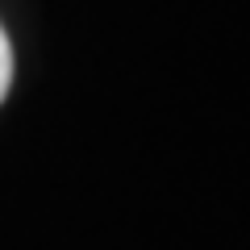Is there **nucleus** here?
I'll return each instance as SVG.
<instances>
[{
	"label": "nucleus",
	"instance_id": "obj_1",
	"mask_svg": "<svg viewBox=\"0 0 250 250\" xmlns=\"http://www.w3.org/2000/svg\"><path fill=\"white\" fill-rule=\"evenodd\" d=\"M9 83H13V50H9L4 29H0V100H4V92H9Z\"/></svg>",
	"mask_w": 250,
	"mask_h": 250
}]
</instances>
